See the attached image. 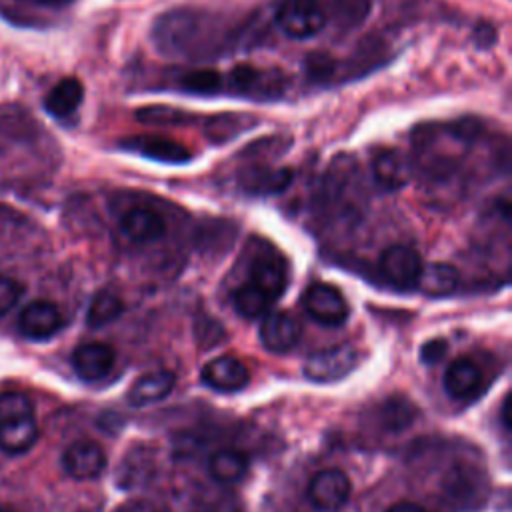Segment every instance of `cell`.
Masks as SVG:
<instances>
[{
	"mask_svg": "<svg viewBox=\"0 0 512 512\" xmlns=\"http://www.w3.org/2000/svg\"><path fill=\"white\" fill-rule=\"evenodd\" d=\"M38 422L32 402L22 392L0 394V452L16 456L28 452L38 440Z\"/></svg>",
	"mask_w": 512,
	"mask_h": 512,
	"instance_id": "6da1fadb",
	"label": "cell"
},
{
	"mask_svg": "<svg viewBox=\"0 0 512 512\" xmlns=\"http://www.w3.org/2000/svg\"><path fill=\"white\" fill-rule=\"evenodd\" d=\"M274 20L286 36L304 40L316 36L326 26V12L316 0H280Z\"/></svg>",
	"mask_w": 512,
	"mask_h": 512,
	"instance_id": "7a4b0ae2",
	"label": "cell"
},
{
	"mask_svg": "<svg viewBox=\"0 0 512 512\" xmlns=\"http://www.w3.org/2000/svg\"><path fill=\"white\" fill-rule=\"evenodd\" d=\"M224 90L238 96H250V98H274L282 92L284 80L274 70H260L248 64L232 68L228 74H222Z\"/></svg>",
	"mask_w": 512,
	"mask_h": 512,
	"instance_id": "3957f363",
	"label": "cell"
},
{
	"mask_svg": "<svg viewBox=\"0 0 512 512\" xmlns=\"http://www.w3.org/2000/svg\"><path fill=\"white\" fill-rule=\"evenodd\" d=\"M356 364L358 352L350 344H336L310 354L302 372L312 382H334L350 374Z\"/></svg>",
	"mask_w": 512,
	"mask_h": 512,
	"instance_id": "277c9868",
	"label": "cell"
},
{
	"mask_svg": "<svg viewBox=\"0 0 512 512\" xmlns=\"http://www.w3.org/2000/svg\"><path fill=\"white\" fill-rule=\"evenodd\" d=\"M304 308L312 320L322 326H340L348 320V302L342 292L330 284H310L302 296Z\"/></svg>",
	"mask_w": 512,
	"mask_h": 512,
	"instance_id": "5b68a950",
	"label": "cell"
},
{
	"mask_svg": "<svg viewBox=\"0 0 512 512\" xmlns=\"http://www.w3.org/2000/svg\"><path fill=\"white\" fill-rule=\"evenodd\" d=\"M380 272L396 288H414L422 272L420 254L406 244H392L380 256Z\"/></svg>",
	"mask_w": 512,
	"mask_h": 512,
	"instance_id": "8992f818",
	"label": "cell"
},
{
	"mask_svg": "<svg viewBox=\"0 0 512 512\" xmlns=\"http://www.w3.org/2000/svg\"><path fill=\"white\" fill-rule=\"evenodd\" d=\"M352 486L348 476L338 468L320 470L308 486V500L326 512H334L342 508L350 498Z\"/></svg>",
	"mask_w": 512,
	"mask_h": 512,
	"instance_id": "52a82bcc",
	"label": "cell"
},
{
	"mask_svg": "<svg viewBox=\"0 0 512 512\" xmlns=\"http://www.w3.org/2000/svg\"><path fill=\"white\" fill-rule=\"evenodd\" d=\"M300 322L286 310L266 312L260 324V342L268 352H288L300 340Z\"/></svg>",
	"mask_w": 512,
	"mask_h": 512,
	"instance_id": "ba28073f",
	"label": "cell"
},
{
	"mask_svg": "<svg viewBox=\"0 0 512 512\" xmlns=\"http://www.w3.org/2000/svg\"><path fill=\"white\" fill-rule=\"evenodd\" d=\"M62 466L76 480H92L104 472L106 454L92 440H76L64 450Z\"/></svg>",
	"mask_w": 512,
	"mask_h": 512,
	"instance_id": "9c48e42d",
	"label": "cell"
},
{
	"mask_svg": "<svg viewBox=\"0 0 512 512\" xmlns=\"http://www.w3.org/2000/svg\"><path fill=\"white\" fill-rule=\"evenodd\" d=\"M18 326L24 336L32 340H46L62 328V312L50 300H34L22 308Z\"/></svg>",
	"mask_w": 512,
	"mask_h": 512,
	"instance_id": "30bf717a",
	"label": "cell"
},
{
	"mask_svg": "<svg viewBox=\"0 0 512 512\" xmlns=\"http://www.w3.org/2000/svg\"><path fill=\"white\" fill-rule=\"evenodd\" d=\"M116 352L106 342H86L72 354V368L84 382L102 380L114 366Z\"/></svg>",
	"mask_w": 512,
	"mask_h": 512,
	"instance_id": "8fae6325",
	"label": "cell"
},
{
	"mask_svg": "<svg viewBox=\"0 0 512 512\" xmlns=\"http://www.w3.org/2000/svg\"><path fill=\"white\" fill-rule=\"evenodd\" d=\"M250 380L246 364L234 356H218L202 368V382L218 392H238Z\"/></svg>",
	"mask_w": 512,
	"mask_h": 512,
	"instance_id": "7c38bea8",
	"label": "cell"
},
{
	"mask_svg": "<svg viewBox=\"0 0 512 512\" xmlns=\"http://www.w3.org/2000/svg\"><path fill=\"white\" fill-rule=\"evenodd\" d=\"M122 148L136 152L140 156L158 160V162H166V164H184L192 158V152L170 138L164 136H134V138H126L120 142Z\"/></svg>",
	"mask_w": 512,
	"mask_h": 512,
	"instance_id": "4fadbf2b",
	"label": "cell"
},
{
	"mask_svg": "<svg viewBox=\"0 0 512 512\" xmlns=\"http://www.w3.org/2000/svg\"><path fill=\"white\" fill-rule=\"evenodd\" d=\"M120 230L130 240L148 244V242L160 240L164 236L166 222L156 210L144 208V206H134L128 212H124V216L120 218Z\"/></svg>",
	"mask_w": 512,
	"mask_h": 512,
	"instance_id": "5bb4252c",
	"label": "cell"
},
{
	"mask_svg": "<svg viewBox=\"0 0 512 512\" xmlns=\"http://www.w3.org/2000/svg\"><path fill=\"white\" fill-rule=\"evenodd\" d=\"M176 384V374L172 370H152L142 374L128 390V402L132 406H148L164 400Z\"/></svg>",
	"mask_w": 512,
	"mask_h": 512,
	"instance_id": "9a60e30c",
	"label": "cell"
},
{
	"mask_svg": "<svg viewBox=\"0 0 512 512\" xmlns=\"http://www.w3.org/2000/svg\"><path fill=\"white\" fill-rule=\"evenodd\" d=\"M294 172L290 168H268V166H252L240 174V186L258 196L278 194L290 186Z\"/></svg>",
	"mask_w": 512,
	"mask_h": 512,
	"instance_id": "2e32d148",
	"label": "cell"
},
{
	"mask_svg": "<svg viewBox=\"0 0 512 512\" xmlns=\"http://www.w3.org/2000/svg\"><path fill=\"white\" fill-rule=\"evenodd\" d=\"M250 278L254 286H258L272 300H276L286 290V284H288L286 264L282 258L274 254H264L252 262Z\"/></svg>",
	"mask_w": 512,
	"mask_h": 512,
	"instance_id": "e0dca14e",
	"label": "cell"
},
{
	"mask_svg": "<svg viewBox=\"0 0 512 512\" xmlns=\"http://www.w3.org/2000/svg\"><path fill=\"white\" fill-rule=\"evenodd\" d=\"M372 174L380 188L394 192L408 184L410 166L398 150H384L372 162Z\"/></svg>",
	"mask_w": 512,
	"mask_h": 512,
	"instance_id": "ac0fdd59",
	"label": "cell"
},
{
	"mask_svg": "<svg viewBox=\"0 0 512 512\" xmlns=\"http://www.w3.org/2000/svg\"><path fill=\"white\" fill-rule=\"evenodd\" d=\"M480 380L482 372L470 358H456L444 374V390L454 400H466L478 390Z\"/></svg>",
	"mask_w": 512,
	"mask_h": 512,
	"instance_id": "d6986e66",
	"label": "cell"
},
{
	"mask_svg": "<svg viewBox=\"0 0 512 512\" xmlns=\"http://www.w3.org/2000/svg\"><path fill=\"white\" fill-rule=\"evenodd\" d=\"M84 86L78 78H62L44 98V108L54 118H66L82 104Z\"/></svg>",
	"mask_w": 512,
	"mask_h": 512,
	"instance_id": "ffe728a7",
	"label": "cell"
},
{
	"mask_svg": "<svg viewBox=\"0 0 512 512\" xmlns=\"http://www.w3.org/2000/svg\"><path fill=\"white\" fill-rule=\"evenodd\" d=\"M460 274L452 264L446 262H434L430 266H422V272L416 280V286L422 294L432 298H442L452 294L458 288Z\"/></svg>",
	"mask_w": 512,
	"mask_h": 512,
	"instance_id": "44dd1931",
	"label": "cell"
},
{
	"mask_svg": "<svg viewBox=\"0 0 512 512\" xmlns=\"http://www.w3.org/2000/svg\"><path fill=\"white\" fill-rule=\"evenodd\" d=\"M208 470H210V476L218 482V484H236L240 482L246 472H248V458L244 452L240 450H234V448H222V450H216L212 456H210V462H208Z\"/></svg>",
	"mask_w": 512,
	"mask_h": 512,
	"instance_id": "7402d4cb",
	"label": "cell"
},
{
	"mask_svg": "<svg viewBox=\"0 0 512 512\" xmlns=\"http://www.w3.org/2000/svg\"><path fill=\"white\" fill-rule=\"evenodd\" d=\"M232 302H234V308L240 316L254 320V318L264 316L274 300L266 292H262L258 286L244 284V286L234 290Z\"/></svg>",
	"mask_w": 512,
	"mask_h": 512,
	"instance_id": "603a6c76",
	"label": "cell"
},
{
	"mask_svg": "<svg viewBox=\"0 0 512 512\" xmlns=\"http://www.w3.org/2000/svg\"><path fill=\"white\" fill-rule=\"evenodd\" d=\"M124 310V302L110 290H100L90 306H88V314H86V324L90 328H102L110 322H114Z\"/></svg>",
	"mask_w": 512,
	"mask_h": 512,
	"instance_id": "cb8c5ba5",
	"label": "cell"
},
{
	"mask_svg": "<svg viewBox=\"0 0 512 512\" xmlns=\"http://www.w3.org/2000/svg\"><path fill=\"white\" fill-rule=\"evenodd\" d=\"M180 88L190 94H202V96H212L220 94L224 90V80L222 74L216 70H194L186 72L178 80Z\"/></svg>",
	"mask_w": 512,
	"mask_h": 512,
	"instance_id": "d4e9b609",
	"label": "cell"
},
{
	"mask_svg": "<svg viewBox=\"0 0 512 512\" xmlns=\"http://www.w3.org/2000/svg\"><path fill=\"white\" fill-rule=\"evenodd\" d=\"M414 416H416V406L412 402H408L406 398H402V396L386 400L382 404V410H380L382 426L392 430V432H398V430L410 426Z\"/></svg>",
	"mask_w": 512,
	"mask_h": 512,
	"instance_id": "484cf974",
	"label": "cell"
},
{
	"mask_svg": "<svg viewBox=\"0 0 512 512\" xmlns=\"http://www.w3.org/2000/svg\"><path fill=\"white\" fill-rule=\"evenodd\" d=\"M478 480L476 472L468 466H456L452 468L446 478H444V488L446 492L458 496V498H470L472 494L478 492Z\"/></svg>",
	"mask_w": 512,
	"mask_h": 512,
	"instance_id": "4316f807",
	"label": "cell"
},
{
	"mask_svg": "<svg viewBox=\"0 0 512 512\" xmlns=\"http://www.w3.org/2000/svg\"><path fill=\"white\" fill-rule=\"evenodd\" d=\"M136 118L144 124H186L192 122L194 116H190L184 110L170 108V106H146L136 112Z\"/></svg>",
	"mask_w": 512,
	"mask_h": 512,
	"instance_id": "83f0119b",
	"label": "cell"
},
{
	"mask_svg": "<svg viewBox=\"0 0 512 512\" xmlns=\"http://www.w3.org/2000/svg\"><path fill=\"white\" fill-rule=\"evenodd\" d=\"M24 294V284L12 276L0 274V316L10 312Z\"/></svg>",
	"mask_w": 512,
	"mask_h": 512,
	"instance_id": "f1b7e54d",
	"label": "cell"
},
{
	"mask_svg": "<svg viewBox=\"0 0 512 512\" xmlns=\"http://www.w3.org/2000/svg\"><path fill=\"white\" fill-rule=\"evenodd\" d=\"M448 352V346L444 340H430L422 346V352H420V358L430 364V362H440L444 358V354Z\"/></svg>",
	"mask_w": 512,
	"mask_h": 512,
	"instance_id": "f546056e",
	"label": "cell"
},
{
	"mask_svg": "<svg viewBox=\"0 0 512 512\" xmlns=\"http://www.w3.org/2000/svg\"><path fill=\"white\" fill-rule=\"evenodd\" d=\"M510 412H512V408H510V394H506V396H504V400H502V410H500L502 428H504L506 432H510V426H512V418H510Z\"/></svg>",
	"mask_w": 512,
	"mask_h": 512,
	"instance_id": "4dcf8cb0",
	"label": "cell"
},
{
	"mask_svg": "<svg viewBox=\"0 0 512 512\" xmlns=\"http://www.w3.org/2000/svg\"><path fill=\"white\" fill-rule=\"evenodd\" d=\"M386 512H426L420 504H416V502H398V504H394V506H390Z\"/></svg>",
	"mask_w": 512,
	"mask_h": 512,
	"instance_id": "1f68e13d",
	"label": "cell"
},
{
	"mask_svg": "<svg viewBox=\"0 0 512 512\" xmlns=\"http://www.w3.org/2000/svg\"><path fill=\"white\" fill-rule=\"evenodd\" d=\"M40 2L48 6H66V4H72L74 0H40Z\"/></svg>",
	"mask_w": 512,
	"mask_h": 512,
	"instance_id": "d6a6232c",
	"label": "cell"
},
{
	"mask_svg": "<svg viewBox=\"0 0 512 512\" xmlns=\"http://www.w3.org/2000/svg\"><path fill=\"white\" fill-rule=\"evenodd\" d=\"M0 512H14V510H8V508H0Z\"/></svg>",
	"mask_w": 512,
	"mask_h": 512,
	"instance_id": "836d02e7",
	"label": "cell"
}]
</instances>
